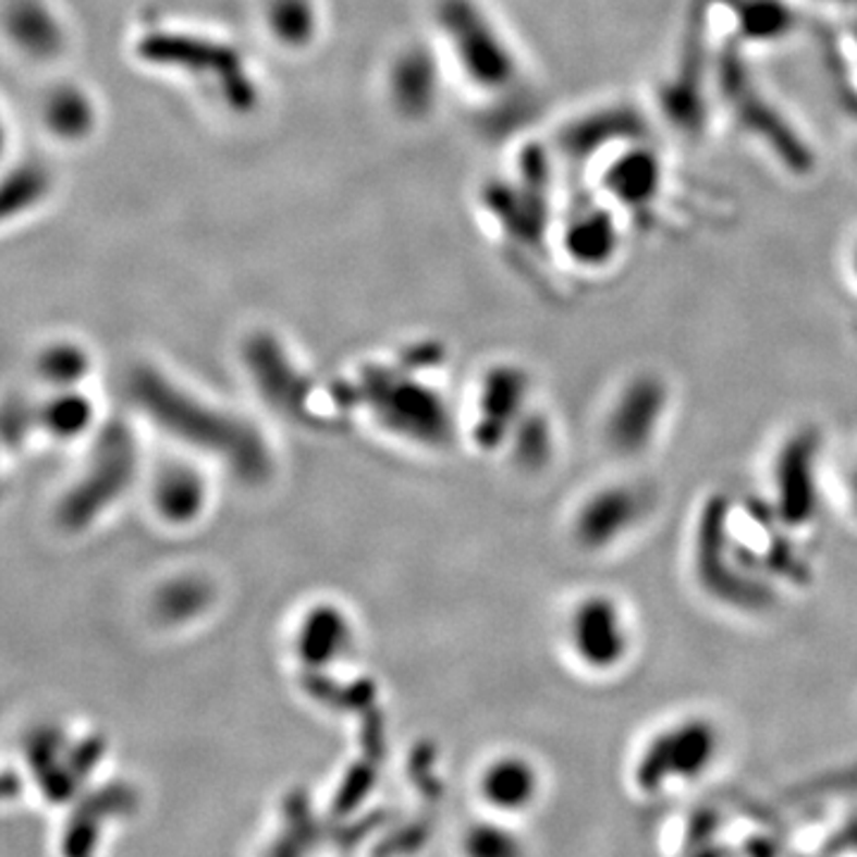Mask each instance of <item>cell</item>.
Segmentation results:
<instances>
[{"mask_svg": "<svg viewBox=\"0 0 857 857\" xmlns=\"http://www.w3.org/2000/svg\"><path fill=\"white\" fill-rule=\"evenodd\" d=\"M565 644L574 662L591 674H612L632 658L634 634L617 596L591 591L574 600L565 617Z\"/></svg>", "mask_w": 857, "mask_h": 857, "instance_id": "5", "label": "cell"}, {"mask_svg": "<svg viewBox=\"0 0 857 857\" xmlns=\"http://www.w3.org/2000/svg\"><path fill=\"white\" fill-rule=\"evenodd\" d=\"M469 857H524L522 843L517 836L501 824L493 827H479L472 831L467 841Z\"/></svg>", "mask_w": 857, "mask_h": 857, "instance_id": "17", "label": "cell"}, {"mask_svg": "<svg viewBox=\"0 0 857 857\" xmlns=\"http://www.w3.org/2000/svg\"><path fill=\"white\" fill-rule=\"evenodd\" d=\"M429 36L453 79L472 91H503L517 79V50L479 0H433Z\"/></svg>", "mask_w": 857, "mask_h": 857, "instance_id": "2", "label": "cell"}, {"mask_svg": "<svg viewBox=\"0 0 857 857\" xmlns=\"http://www.w3.org/2000/svg\"><path fill=\"white\" fill-rule=\"evenodd\" d=\"M565 248L574 262L588 267V270L603 267L615 258V227L603 220V217H588V220L574 222L567 229Z\"/></svg>", "mask_w": 857, "mask_h": 857, "instance_id": "16", "label": "cell"}, {"mask_svg": "<svg viewBox=\"0 0 857 857\" xmlns=\"http://www.w3.org/2000/svg\"><path fill=\"white\" fill-rule=\"evenodd\" d=\"M136 60L194 91L227 112L246 114L260 103V79L250 56L232 36L184 22H150L132 38Z\"/></svg>", "mask_w": 857, "mask_h": 857, "instance_id": "1", "label": "cell"}, {"mask_svg": "<svg viewBox=\"0 0 857 857\" xmlns=\"http://www.w3.org/2000/svg\"><path fill=\"white\" fill-rule=\"evenodd\" d=\"M5 36L17 60L38 70L60 68L74 46L70 22L56 0H8Z\"/></svg>", "mask_w": 857, "mask_h": 857, "instance_id": "10", "label": "cell"}, {"mask_svg": "<svg viewBox=\"0 0 857 857\" xmlns=\"http://www.w3.org/2000/svg\"><path fill=\"white\" fill-rule=\"evenodd\" d=\"M820 437L796 429L779 445L772 463V513L786 529H803L820 513Z\"/></svg>", "mask_w": 857, "mask_h": 857, "instance_id": "7", "label": "cell"}, {"mask_svg": "<svg viewBox=\"0 0 857 857\" xmlns=\"http://www.w3.org/2000/svg\"><path fill=\"white\" fill-rule=\"evenodd\" d=\"M846 491H848V503L850 510L857 517V460L853 463V467L848 469V479H846Z\"/></svg>", "mask_w": 857, "mask_h": 857, "instance_id": "18", "label": "cell"}, {"mask_svg": "<svg viewBox=\"0 0 857 857\" xmlns=\"http://www.w3.org/2000/svg\"><path fill=\"white\" fill-rule=\"evenodd\" d=\"M543 779L524 755H498L483 767L479 776V793L483 803L498 815H522L531 810L541 796Z\"/></svg>", "mask_w": 857, "mask_h": 857, "instance_id": "13", "label": "cell"}, {"mask_svg": "<svg viewBox=\"0 0 857 857\" xmlns=\"http://www.w3.org/2000/svg\"><path fill=\"white\" fill-rule=\"evenodd\" d=\"M58 176L48 168L44 160L17 158L15 168H5V191H3V210L5 222L10 217L27 220L29 215L44 210L48 200L56 196Z\"/></svg>", "mask_w": 857, "mask_h": 857, "instance_id": "15", "label": "cell"}, {"mask_svg": "<svg viewBox=\"0 0 857 857\" xmlns=\"http://www.w3.org/2000/svg\"><path fill=\"white\" fill-rule=\"evenodd\" d=\"M258 24L279 53L308 56L327 36L325 0H260Z\"/></svg>", "mask_w": 857, "mask_h": 857, "instance_id": "12", "label": "cell"}, {"mask_svg": "<svg viewBox=\"0 0 857 857\" xmlns=\"http://www.w3.org/2000/svg\"><path fill=\"white\" fill-rule=\"evenodd\" d=\"M648 517V493L636 483L612 481L593 489L574 507L572 541L588 555L622 546Z\"/></svg>", "mask_w": 857, "mask_h": 857, "instance_id": "8", "label": "cell"}, {"mask_svg": "<svg viewBox=\"0 0 857 857\" xmlns=\"http://www.w3.org/2000/svg\"><path fill=\"white\" fill-rule=\"evenodd\" d=\"M729 515L722 507L708 505L700 517L696 539V567L702 586L726 605L764 608L772 600V591L750 577V567H740L734 555V543L726 531Z\"/></svg>", "mask_w": 857, "mask_h": 857, "instance_id": "9", "label": "cell"}, {"mask_svg": "<svg viewBox=\"0 0 857 857\" xmlns=\"http://www.w3.org/2000/svg\"><path fill=\"white\" fill-rule=\"evenodd\" d=\"M36 120L48 140L60 148H79L91 144L100 132L103 110L86 84L62 79L44 94Z\"/></svg>", "mask_w": 857, "mask_h": 857, "instance_id": "11", "label": "cell"}, {"mask_svg": "<svg viewBox=\"0 0 857 857\" xmlns=\"http://www.w3.org/2000/svg\"><path fill=\"white\" fill-rule=\"evenodd\" d=\"M850 267H853V274H855V281H857V250H855V255H853Z\"/></svg>", "mask_w": 857, "mask_h": 857, "instance_id": "19", "label": "cell"}, {"mask_svg": "<svg viewBox=\"0 0 857 857\" xmlns=\"http://www.w3.org/2000/svg\"><path fill=\"white\" fill-rule=\"evenodd\" d=\"M672 407V387L660 372L641 369L612 395L600 427V437L612 455L636 460L658 443L668 425Z\"/></svg>", "mask_w": 857, "mask_h": 857, "instance_id": "4", "label": "cell"}, {"mask_svg": "<svg viewBox=\"0 0 857 857\" xmlns=\"http://www.w3.org/2000/svg\"><path fill=\"white\" fill-rule=\"evenodd\" d=\"M529 399V377L519 367H498L486 379L481 395V437L489 445L510 441L527 417Z\"/></svg>", "mask_w": 857, "mask_h": 857, "instance_id": "14", "label": "cell"}, {"mask_svg": "<svg viewBox=\"0 0 857 857\" xmlns=\"http://www.w3.org/2000/svg\"><path fill=\"white\" fill-rule=\"evenodd\" d=\"M722 752V732L706 714H686L658 729L634 762V784L648 796L694 784L706 776Z\"/></svg>", "mask_w": 857, "mask_h": 857, "instance_id": "3", "label": "cell"}, {"mask_svg": "<svg viewBox=\"0 0 857 857\" xmlns=\"http://www.w3.org/2000/svg\"><path fill=\"white\" fill-rule=\"evenodd\" d=\"M445 60L433 38L403 44L383 68L381 91L395 120L405 124H425L437 118L443 100L448 76Z\"/></svg>", "mask_w": 857, "mask_h": 857, "instance_id": "6", "label": "cell"}]
</instances>
